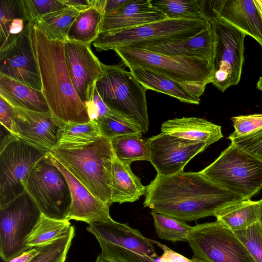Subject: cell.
<instances>
[{
	"label": "cell",
	"mask_w": 262,
	"mask_h": 262,
	"mask_svg": "<svg viewBox=\"0 0 262 262\" xmlns=\"http://www.w3.org/2000/svg\"><path fill=\"white\" fill-rule=\"evenodd\" d=\"M144 207L183 221H194L244 200L212 182L199 172L157 174L146 186Z\"/></svg>",
	"instance_id": "1"
},
{
	"label": "cell",
	"mask_w": 262,
	"mask_h": 262,
	"mask_svg": "<svg viewBox=\"0 0 262 262\" xmlns=\"http://www.w3.org/2000/svg\"><path fill=\"white\" fill-rule=\"evenodd\" d=\"M30 33L39 67L41 91L51 114L64 123L90 122L86 108L78 96L68 71L64 42L49 39L34 23H30Z\"/></svg>",
	"instance_id": "2"
},
{
	"label": "cell",
	"mask_w": 262,
	"mask_h": 262,
	"mask_svg": "<svg viewBox=\"0 0 262 262\" xmlns=\"http://www.w3.org/2000/svg\"><path fill=\"white\" fill-rule=\"evenodd\" d=\"M48 152L94 196L112 205L115 155L110 139L100 136L89 141L59 140Z\"/></svg>",
	"instance_id": "3"
},
{
	"label": "cell",
	"mask_w": 262,
	"mask_h": 262,
	"mask_svg": "<svg viewBox=\"0 0 262 262\" xmlns=\"http://www.w3.org/2000/svg\"><path fill=\"white\" fill-rule=\"evenodd\" d=\"M129 69H147L184 85L200 97L212 83V61L159 54L142 49L117 47L113 49Z\"/></svg>",
	"instance_id": "4"
},
{
	"label": "cell",
	"mask_w": 262,
	"mask_h": 262,
	"mask_svg": "<svg viewBox=\"0 0 262 262\" xmlns=\"http://www.w3.org/2000/svg\"><path fill=\"white\" fill-rule=\"evenodd\" d=\"M104 72L95 84L106 106L112 111L148 130L147 90L129 71L119 65L103 64Z\"/></svg>",
	"instance_id": "5"
},
{
	"label": "cell",
	"mask_w": 262,
	"mask_h": 262,
	"mask_svg": "<svg viewBox=\"0 0 262 262\" xmlns=\"http://www.w3.org/2000/svg\"><path fill=\"white\" fill-rule=\"evenodd\" d=\"M209 181L243 198L262 189V162L231 143L211 164L200 171Z\"/></svg>",
	"instance_id": "6"
},
{
	"label": "cell",
	"mask_w": 262,
	"mask_h": 262,
	"mask_svg": "<svg viewBox=\"0 0 262 262\" xmlns=\"http://www.w3.org/2000/svg\"><path fill=\"white\" fill-rule=\"evenodd\" d=\"M208 21L167 19L111 34L99 35L93 45L97 51L100 52L113 50L117 47L141 48L180 41L199 33Z\"/></svg>",
	"instance_id": "7"
},
{
	"label": "cell",
	"mask_w": 262,
	"mask_h": 262,
	"mask_svg": "<svg viewBox=\"0 0 262 262\" xmlns=\"http://www.w3.org/2000/svg\"><path fill=\"white\" fill-rule=\"evenodd\" d=\"M47 152L8 134L0 144V208L26 191L27 181L36 163Z\"/></svg>",
	"instance_id": "8"
},
{
	"label": "cell",
	"mask_w": 262,
	"mask_h": 262,
	"mask_svg": "<svg viewBox=\"0 0 262 262\" xmlns=\"http://www.w3.org/2000/svg\"><path fill=\"white\" fill-rule=\"evenodd\" d=\"M26 191L42 214L55 220H68L72 204L69 186L63 173L52 162L49 152L33 167Z\"/></svg>",
	"instance_id": "9"
},
{
	"label": "cell",
	"mask_w": 262,
	"mask_h": 262,
	"mask_svg": "<svg viewBox=\"0 0 262 262\" xmlns=\"http://www.w3.org/2000/svg\"><path fill=\"white\" fill-rule=\"evenodd\" d=\"M98 242L104 256L118 262H155L159 256L151 239L127 224L112 220L86 227Z\"/></svg>",
	"instance_id": "10"
},
{
	"label": "cell",
	"mask_w": 262,
	"mask_h": 262,
	"mask_svg": "<svg viewBox=\"0 0 262 262\" xmlns=\"http://www.w3.org/2000/svg\"><path fill=\"white\" fill-rule=\"evenodd\" d=\"M208 16L215 41L212 83L224 92L240 81L246 35L223 19L213 15Z\"/></svg>",
	"instance_id": "11"
},
{
	"label": "cell",
	"mask_w": 262,
	"mask_h": 262,
	"mask_svg": "<svg viewBox=\"0 0 262 262\" xmlns=\"http://www.w3.org/2000/svg\"><path fill=\"white\" fill-rule=\"evenodd\" d=\"M41 214L27 191L0 208V256L4 261L31 249L27 240Z\"/></svg>",
	"instance_id": "12"
},
{
	"label": "cell",
	"mask_w": 262,
	"mask_h": 262,
	"mask_svg": "<svg viewBox=\"0 0 262 262\" xmlns=\"http://www.w3.org/2000/svg\"><path fill=\"white\" fill-rule=\"evenodd\" d=\"M187 242L204 262H256L234 232L216 220L193 226Z\"/></svg>",
	"instance_id": "13"
},
{
	"label": "cell",
	"mask_w": 262,
	"mask_h": 262,
	"mask_svg": "<svg viewBox=\"0 0 262 262\" xmlns=\"http://www.w3.org/2000/svg\"><path fill=\"white\" fill-rule=\"evenodd\" d=\"M0 75L41 91L39 67L30 37V23L13 40L0 50Z\"/></svg>",
	"instance_id": "14"
},
{
	"label": "cell",
	"mask_w": 262,
	"mask_h": 262,
	"mask_svg": "<svg viewBox=\"0 0 262 262\" xmlns=\"http://www.w3.org/2000/svg\"><path fill=\"white\" fill-rule=\"evenodd\" d=\"M150 160L157 174L169 176L183 171L184 167L197 154L209 145L161 133L146 140Z\"/></svg>",
	"instance_id": "15"
},
{
	"label": "cell",
	"mask_w": 262,
	"mask_h": 262,
	"mask_svg": "<svg viewBox=\"0 0 262 262\" xmlns=\"http://www.w3.org/2000/svg\"><path fill=\"white\" fill-rule=\"evenodd\" d=\"M14 135L28 144L49 152L61 138L64 122L51 113H44L14 107Z\"/></svg>",
	"instance_id": "16"
},
{
	"label": "cell",
	"mask_w": 262,
	"mask_h": 262,
	"mask_svg": "<svg viewBox=\"0 0 262 262\" xmlns=\"http://www.w3.org/2000/svg\"><path fill=\"white\" fill-rule=\"evenodd\" d=\"M64 54L73 85L84 103L91 99L96 82L103 74V63L93 53L90 45L67 40Z\"/></svg>",
	"instance_id": "17"
},
{
	"label": "cell",
	"mask_w": 262,
	"mask_h": 262,
	"mask_svg": "<svg viewBox=\"0 0 262 262\" xmlns=\"http://www.w3.org/2000/svg\"><path fill=\"white\" fill-rule=\"evenodd\" d=\"M50 156L52 162L65 177L69 186L72 204L68 220L83 222L89 224L113 220L110 215V206L94 196L57 160L50 154Z\"/></svg>",
	"instance_id": "18"
},
{
	"label": "cell",
	"mask_w": 262,
	"mask_h": 262,
	"mask_svg": "<svg viewBox=\"0 0 262 262\" xmlns=\"http://www.w3.org/2000/svg\"><path fill=\"white\" fill-rule=\"evenodd\" d=\"M212 15L254 38L262 48V19L253 0L212 1Z\"/></svg>",
	"instance_id": "19"
},
{
	"label": "cell",
	"mask_w": 262,
	"mask_h": 262,
	"mask_svg": "<svg viewBox=\"0 0 262 262\" xmlns=\"http://www.w3.org/2000/svg\"><path fill=\"white\" fill-rule=\"evenodd\" d=\"M168 19L154 7L151 0H129L120 9L111 15H104L100 35L113 33Z\"/></svg>",
	"instance_id": "20"
},
{
	"label": "cell",
	"mask_w": 262,
	"mask_h": 262,
	"mask_svg": "<svg viewBox=\"0 0 262 262\" xmlns=\"http://www.w3.org/2000/svg\"><path fill=\"white\" fill-rule=\"evenodd\" d=\"M215 44L212 26L209 20L204 28L193 36L180 41L141 48L166 55L213 61Z\"/></svg>",
	"instance_id": "21"
},
{
	"label": "cell",
	"mask_w": 262,
	"mask_h": 262,
	"mask_svg": "<svg viewBox=\"0 0 262 262\" xmlns=\"http://www.w3.org/2000/svg\"><path fill=\"white\" fill-rule=\"evenodd\" d=\"M161 131L177 137L205 142L209 145L223 137L221 126L194 117L168 120L162 124Z\"/></svg>",
	"instance_id": "22"
},
{
	"label": "cell",
	"mask_w": 262,
	"mask_h": 262,
	"mask_svg": "<svg viewBox=\"0 0 262 262\" xmlns=\"http://www.w3.org/2000/svg\"><path fill=\"white\" fill-rule=\"evenodd\" d=\"M128 161L119 160L115 156L112 171L111 203L134 202L145 195L146 186L132 171Z\"/></svg>",
	"instance_id": "23"
},
{
	"label": "cell",
	"mask_w": 262,
	"mask_h": 262,
	"mask_svg": "<svg viewBox=\"0 0 262 262\" xmlns=\"http://www.w3.org/2000/svg\"><path fill=\"white\" fill-rule=\"evenodd\" d=\"M0 97L13 107L51 113L41 91L35 90L0 75Z\"/></svg>",
	"instance_id": "24"
},
{
	"label": "cell",
	"mask_w": 262,
	"mask_h": 262,
	"mask_svg": "<svg viewBox=\"0 0 262 262\" xmlns=\"http://www.w3.org/2000/svg\"><path fill=\"white\" fill-rule=\"evenodd\" d=\"M130 72L147 90H150L173 97L186 103L199 104L200 97L187 86L149 70L129 68Z\"/></svg>",
	"instance_id": "25"
},
{
	"label": "cell",
	"mask_w": 262,
	"mask_h": 262,
	"mask_svg": "<svg viewBox=\"0 0 262 262\" xmlns=\"http://www.w3.org/2000/svg\"><path fill=\"white\" fill-rule=\"evenodd\" d=\"M214 216L233 232L243 230L259 221V203L242 200L219 210Z\"/></svg>",
	"instance_id": "26"
},
{
	"label": "cell",
	"mask_w": 262,
	"mask_h": 262,
	"mask_svg": "<svg viewBox=\"0 0 262 262\" xmlns=\"http://www.w3.org/2000/svg\"><path fill=\"white\" fill-rule=\"evenodd\" d=\"M104 10L93 6L80 12L69 31L68 40L91 45L99 36Z\"/></svg>",
	"instance_id": "27"
},
{
	"label": "cell",
	"mask_w": 262,
	"mask_h": 262,
	"mask_svg": "<svg viewBox=\"0 0 262 262\" xmlns=\"http://www.w3.org/2000/svg\"><path fill=\"white\" fill-rule=\"evenodd\" d=\"M204 1L151 0L152 5L168 19L209 20Z\"/></svg>",
	"instance_id": "28"
},
{
	"label": "cell",
	"mask_w": 262,
	"mask_h": 262,
	"mask_svg": "<svg viewBox=\"0 0 262 262\" xmlns=\"http://www.w3.org/2000/svg\"><path fill=\"white\" fill-rule=\"evenodd\" d=\"M70 220L51 219L41 214L27 240L30 248L42 247L65 236L73 227Z\"/></svg>",
	"instance_id": "29"
},
{
	"label": "cell",
	"mask_w": 262,
	"mask_h": 262,
	"mask_svg": "<svg viewBox=\"0 0 262 262\" xmlns=\"http://www.w3.org/2000/svg\"><path fill=\"white\" fill-rule=\"evenodd\" d=\"M79 13L76 9L68 7L46 14L37 24L49 39L65 42L68 40L70 28Z\"/></svg>",
	"instance_id": "30"
},
{
	"label": "cell",
	"mask_w": 262,
	"mask_h": 262,
	"mask_svg": "<svg viewBox=\"0 0 262 262\" xmlns=\"http://www.w3.org/2000/svg\"><path fill=\"white\" fill-rule=\"evenodd\" d=\"M142 134H130L111 139L115 157L119 160L130 163L136 161H149V149Z\"/></svg>",
	"instance_id": "31"
},
{
	"label": "cell",
	"mask_w": 262,
	"mask_h": 262,
	"mask_svg": "<svg viewBox=\"0 0 262 262\" xmlns=\"http://www.w3.org/2000/svg\"><path fill=\"white\" fill-rule=\"evenodd\" d=\"M150 213L156 232L160 238L172 242H187L193 226L170 216L152 211Z\"/></svg>",
	"instance_id": "32"
},
{
	"label": "cell",
	"mask_w": 262,
	"mask_h": 262,
	"mask_svg": "<svg viewBox=\"0 0 262 262\" xmlns=\"http://www.w3.org/2000/svg\"><path fill=\"white\" fill-rule=\"evenodd\" d=\"M95 122L100 136L110 139L127 134L143 133L139 125L111 110Z\"/></svg>",
	"instance_id": "33"
},
{
	"label": "cell",
	"mask_w": 262,
	"mask_h": 262,
	"mask_svg": "<svg viewBox=\"0 0 262 262\" xmlns=\"http://www.w3.org/2000/svg\"><path fill=\"white\" fill-rule=\"evenodd\" d=\"M74 236L73 226L63 237L42 246L39 252L28 262H65Z\"/></svg>",
	"instance_id": "34"
},
{
	"label": "cell",
	"mask_w": 262,
	"mask_h": 262,
	"mask_svg": "<svg viewBox=\"0 0 262 262\" xmlns=\"http://www.w3.org/2000/svg\"><path fill=\"white\" fill-rule=\"evenodd\" d=\"M0 50L7 44L9 28L13 19L22 18L26 20L22 0L0 1ZM27 21V20H26Z\"/></svg>",
	"instance_id": "35"
},
{
	"label": "cell",
	"mask_w": 262,
	"mask_h": 262,
	"mask_svg": "<svg viewBox=\"0 0 262 262\" xmlns=\"http://www.w3.org/2000/svg\"><path fill=\"white\" fill-rule=\"evenodd\" d=\"M256 262H262V224L259 221L234 232Z\"/></svg>",
	"instance_id": "36"
},
{
	"label": "cell",
	"mask_w": 262,
	"mask_h": 262,
	"mask_svg": "<svg viewBox=\"0 0 262 262\" xmlns=\"http://www.w3.org/2000/svg\"><path fill=\"white\" fill-rule=\"evenodd\" d=\"M22 3L26 20L36 24L46 14L69 7L60 0H22Z\"/></svg>",
	"instance_id": "37"
},
{
	"label": "cell",
	"mask_w": 262,
	"mask_h": 262,
	"mask_svg": "<svg viewBox=\"0 0 262 262\" xmlns=\"http://www.w3.org/2000/svg\"><path fill=\"white\" fill-rule=\"evenodd\" d=\"M100 136L98 126L94 121L85 123H64L60 140L89 141Z\"/></svg>",
	"instance_id": "38"
},
{
	"label": "cell",
	"mask_w": 262,
	"mask_h": 262,
	"mask_svg": "<svg viewBox=\"0 0 262 262\" xmlns=\"http://www.w3.org/2000/svg\"><path fill=\"white\" fill-rule=\"evenodd\" d=\"M231 143L262 162V127L246 135L228 138Z\"/></svg>",
	"instance_id": "39"
},
{
	"label": "cell",
	"mask_w": 262,
	"mask_h": 262,
	"mask_svg": "<svg viewBox=\"0 0 262 262\" xmlns=\"http://www.w3.org/2000/svg\"><path fill=\"white\" fill-rule=\"evenodd\" d=\"M235 130L231 135L242 136L262 127V114L240 115L231 118Z\"/></svg>",
	"instance_id": "40"
},
{
	"label": "cell",
	"mask_w": 262,
	"mask_h": 262,
	"mask_svg": "<svg viewBox=\"0 0 262 262\" xmlns=\"http://www.w3.org/2000/svg\"><path fill=\"white\" fill-rule=\"evenodd\" d=\"M84 104L92 121L95 122L111 111L101 98L96 87L91 99Z\"/></svg>",
	"instance_id": "41"
},
{
	"label": "cell",
	"mask_w": 262,
	"mask_h": 262,
	"mask_svg": "<svg viewBox=\"0 0 262 262\" xmlns=\"http://www.w3.org/2000/svg\"><path fill=\"white\" fill-rule=\"evenodd\" d=\"M151 242L163 250V254L156 258L155 262H204L193 257L191 259L187 258L163 244L155 241L151 240Z\"/></svg>",
	"instance_id": "42"
},
{
	"label": "cell",
	"mask_w": 262,
	"mask_h": 262,
	"mask_svg": "<svg viewBox=\"0 0 262 262\" xmlns=\"http://www.w3.org/2000/svg\"><path fill=\"white\" fill-rule=\"evenodd\" d=\"M15 118L14 107L0 97V122L9 134H12Z\"/></svg>",
	"instance_id": "43"
},
{
	"label": "cell",
	"mask_w": 262,
	"mask_h": 262,
	"mask_svg": "<svg viewBox=\"0 0 262 262\" xmlns=\"http://www.w3.org/2000/svg\"><path fill=\"white\" fill-rule=\"evenodd\" d=\"M63 4L78 12L83 11L93 7V0H60Z\"/></svg>",
	"instance_id": "44"
},
{
	"label": "cell",
	"mask_w": 262,
	"mask_h": 262,
	"mask_svg": "<svg viewBox=\"0 0 262 262\" xmlns=\"http://www.w3.org/2000/svg\"><path fill=\"white\" fill-rule=\"evenodd\" d=\"M129 0H106L104 15H111L117 12Z\"/></svg>",
	"instance_id": "45"
},
{
	"label": "cell",
	"mask_w": 262,
	"mask_h": 262,
	"mask_svg": "<svg viewBox=\"0 0 262 262\" xmlns=\"http://www.w3.org/2000/svg\"><path fill=\"white\" fill-rule=\"evenodd\" d=\"M41 248V247L32 248L12 259L9 262H28L39 252Z\"/></svg>",
	"instance_id": "46"
},
{
	"label": "cell",
	"mask_w": 262,
	"mask_h": 262,
	"mask_svg": "<svg viewBox=\"0 0 262 262\" xmlns=\"http://www.w3.org/2000/svg\"><path fill=\"white\" fill-rule=\"evenodd\" d=\"M94 262H118V261L111 259L103 256L100 253L98 255L96 260Z\"/></svg>",
	"instance_id": "47"
},
{
	"label": "cell",
	"mask_w": 262,
	"mask_h": 262,
	"mask_svg": "<svg viewBox=\"0 0 262 262\" xmlns=\"http://www.w3.org/2000/svg\"><path fill=\"white\" fill-rule=\"evenodd\" d=\"M254 2L262 19V0H254Z\"/></svg>",
	"instance_id": "48"
},
{
	"label": "cell",
	"mask_w": 262,
	"mask_h": 262,
	"mask_svg": "<svg viewBox=\"0 0 262 262\" xmlns=\"http://www.w3.org/2000/svg\"><path fill=\"white\" fill-rule=\"evenodd\" d=\"M259 203V221L262 224V199L258 201Z\"/></svg>",
	"instance_id": "49"
},
{
	"label": "cell",
	"mask_w": 262,
	"mask_h": 262,
	"mask_svg": "<svg viewBox=\"0 0 262 262\" xmlns=\"http://www.w3.org/2000/svg\"><path fill=\"white\" fill-rule=\"evenodd\" d=\"M257 88L262 91V76H260L256 84Z\"/></svg>",
	"instance_id": "50"
}]
</instances>
